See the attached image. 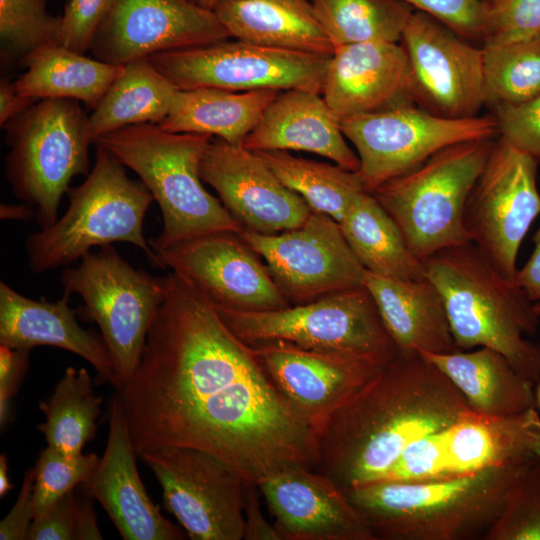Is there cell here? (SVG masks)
Wrapping results in <instances>:
<instances>
[{
	"label": "cell",
	"instance_id": "ffe728a7",
	"mask_svg": "<svg viewBox=\"0 0 540 540\" xmlns=\"http://www.w3.org/2000/svg\"><path fill=\"white\" fill-rule=\"evenodd\" d=\"M248 344L278 391L315 432L386 365L283 340Z\"/></svg>",
	"mask_w": 540,
	"mask_h": 540
},
{
	"label": "cell",
	"instance_id": "bcb514c9",
	"mask_svg": "<svg viewBox=\"0 0 540 540\" xmlns=\"http://www.w3.org/2000/svg\"><path fill=\"white\" fill-rule=\"evenodd\" d=\"M28 348H12L0 344V424H7L10 413V402L18 391L22 379L28 369Z\"/></svg>",
	"mask_w": 540,
	"mask_h": 540
},
{
	"label": "cell",
	"instance_id": "484cf974",
	"mask_svg": "<svg viewBox=\"0 0 540 540\" xmlns=\"http://www.w3.org/2000/svg\"><path fill=\"white\" fill-rule=\"evenodd\" d=\"M0 344L12 348L55 346L85 359L102 381L115 387V373L108 348L101 335L82 328L69 295L51 302L33 300L0 282Z\"/></svg>",
	"mask_w": 540,
	"mask_h": 540
},
{
	"label": "cell",
	"instance_id": "d590c367",
	"mask_svg": "<svg viewBox=\"0 0 540 540\" xmlns=\"http://www.w3.org/2000/svg\"><path fill=\"white\" fill-rule=\"evenodd\" d=\"M334 49L364 42H401L415 10L401 0H311Z\"/></svg>",
	"mask_w": 540,
	"mask_h": 540
},
{
	"label": "cell",
	"instance_id": "60d3db41",
	"mask_svg": "<svg viewBox=\"0 0 540 540\" xmlns=\"http://www.w3.org/2000/svg\"><path fill=\"white\" fill-rule=\"evenodd\" d=\"M540 37V0H480V40L509 43Z\"/></svg>",
	"mask_w": 540,
	"mask_h": 540
},
{
	"label": "cell",
	"instance_id": "8d00e7d4",
	"mask_svg": "<svg viewBox=\"0 0 540 540\" xmlns=\"http://www.w3.org/2000/svg\"><path fill=\"white\" fill-rule=\"evenodd\" d=\"M482 50L485 104H519L540 94V37Z\"/></svg>",
	"mask_w": 540,
	"mask_h": 540
},
{
	"label": "cell",
	"instance_id": "7402d4cb",
	"mask_svg": "<svg viewBox=\"0 0 540 540\" xmlns=\"http://www.w3.org/2000/svg\"><path fill=\"white\" fill-rule=\"evenodd\" d=\"M257 485L281 540H375L344 490L314 469L290 468Z\"/></svg>",
	"mask_w": 540,
	"mask_h": 540
},
{
	"label": "cell",
	"instance_id": "4316f807",
	"mask_svg": "<svg viewBox=\"0 0 540 540\" xmlns=\"http://www.w3.org/2000/svg\"><path fill=\"white\" fill-rule=\"evenodd\" d=\"M363 286L398 350L434 354L459 350L442 296L427 277L392 279L366 271Z\"/></svg>",
	"mask_w": 540,
	"mask_h": 540
},
{
	"label": "cell",
	"instance_id": "c3c4849f",
	"mask_svg": "<svg viewBox=\"0 0 540 540\" xmlns=\"http://www.w3.org/2000/svg\"><path fill=\"white\" fill-rule=\"evenodd\" d=\"M260 489L256 483L248 482L244 497L245 540H281L273 524L265 518L260 504Z\"/></svg>",
	"mask_w": 540,
	"mask_h": 540
},
{
	"label": "cell",
	"instance_id": "f35d334b",
	"mask_svg": "<svg viewBox=\"0 0 540 540\" xmlns=\"http://www.w3.org/2000/svg\"><path fill=\"white\" fill-rule=\"evenodd\" d=\"M99 459L95 453L67 456L49 446L44 448L34 467L35 481L32 492L34 519L43 515L65 494L87 480Z\"/></svg>",
	"mask_w": 540,
	"mask_h": 540
},
{
	"label": "cell",
	"instance_id": "6da1fadb",
	"mask_svg": "<svg viewBox=\"0 0 540 540\" xmlns=\"http://www.w3.org/2000/svg\"><path fill=\"white\" fill-rule=\"evenodd\" d=\"M140 364L117 390L137 455L180 446L205 451L247 482L315 469L317 436L275 387L251 346L212 300L171 272Z\"/></svg>",
	"mask_w": 540,
	"mask_h": 540
},
{
	"label": "cell",
	"instance_id": "7dc6e473",
	"mask_svg": "<svg viewBox=\"0 0 540 540\" xmlns=\"http://www.w3.org/2000/svg\"><path fill=\"white\" fill-rule=\"evenodd\" d=\"M35 481L34 468L25 472L18 498L7 514L0 522L1 540H24L28 539L29 529L34 519L32 492Z\"/></svg>",
	"mask_w": 540,
	"mask_h": 540
},
{
	"label": "cell",
	"instance_id": "ac0fdd59",
	"mask_svg": "<svg viewBox=\"0 0 540 540\" xmlns=\"http://www.w3.org/2000/svg\"><path fill=\"white\" fill-rule=\"evenodd\" d=\"M152 250V266L188 278L216 307L267 311L290 306L266 264L238 233L211 232Z\"/></svg>",
	"mask_w": 540,
	"mask_h": 540
},
{
	"label": "cell",
	"instance_id": "74e56055",
	"mask_svg": "<svg viewBox=\"0 0 540 540\" xmlns=\"http://www.w3.org/2000/svg\"><path fill=\"white\" fill-rule=\"evenodd\" d=\"M484 539L540 540V460L529 465L509 488Z\"/></svg>",
	"mask_w": 540,
	"mask_h": 540
},
{
	"label": "cell",
	"instance_id": "db71d44e",
	"mask_svg": "<svg viewBox=\"0 0 540 540\" xmlns=\"http://www.w3.org/2000/svg\"><path fill=\"white\" fill-rule=\"evenodd\" d=\"M13 488L7 476V457L5 454L0 456V496L3 497Z\"/></svg>",
	"mask_w": 540,
	"mask_h": 540
},
{
	"label": "cell",
	"instance_id": "83f0119b",
	"mask_svg": "<svg viewBox=\"0 0 540 540\" xmlns=\"http://www.w3.org/2000/svg\"><path fill=\"white\" fill-rule=\"evenodd\" d=\"M212 11L236 39L311 53L334 52L311 0H217Z\"/></svg>",
	"mask_w": 540,
	"mask_h": 540
},
{
	"label": "cell",
	"instance_id": "603a6c76",
	"mask_svg": "<svg viewBox=\"0 0 540 540\" xmlns=\"http://www.w3.org/2000/svg\"><path fill=\"white\" fill-rule=\"evenodd\" d=\"M137 452L116 393L110 403L105 451L79 491L97 500L125 540H180L184 532L162 516L136 466Z\"/></svg>",
	"mask_w": 540,
	"mask_h": 540
},
{
	"label": "cell",
	"instance_id": "9a60e30c",
	"mask_svg": "<svg viewBox=\"0 0 540 540\" xmlns=\"http://www.w3.org/2000/svg\"><path fill=\"white\" fill-rule=\"evenodd\" d=\"M239 236L257 253L290 305L362 287L366 274L339 223L313 211L299 227L264 235L241 230Z\"/></svg>",
	"mask_w": 540,
	"mask_h": 540
},
{
	"label": "cell",
	"instance_id": "9f6ffc18",
	"mask_svg": "<svg viewBox=\"0 0 540 540\" xmlns=\"http://www.w3.org/2000/svg\"><path fill=\"white\" fill-rule=\"evenodd\" d=\"M537 384H538V387L535 392V397H536V405H538L540 408V381Z\"/></svg>",
	"mask_w": 540,
	"mask_h": 540
},
{
	"label": "cell",
	"instance_id": "4fadbf2b",
	"mask_svg": "<svg viewBox=\"0 0 540 540\" xmlns=\"http://www.w3.org/2000/svg\"><path fill=\"white\" fill-rule=\"evenodd\" d=\"M138 456L162 487L164 508L192 540H241L246 479L199 449L152 447Z\"/></svg>",
	"mask_w": 540,
	"mask_h": 540
},
{
	"label": "cell",
	"instance_id": "52a82bcc",
	"mask_svg": "<svg viewBox=\"0 0 540 540\" xmlns=\"http://www.w3.org/2000/svg\"><path fill=\"white\" fill-rule=\"evenodd\" d=\"M495 141L447 146L372 192L420 260L470 242L464 226L465 209Z\"/></svg>",
	"mask_w": 540,
	"mask_h": 540
},
{
	"label": "cell",
	"instance_id": "e0dca14e",
	"mask_svg": "<svg viewBox=\"0 0 540 540\" xmlns=\"http://www.w3.org/2000/svg\"><path fill=\"white\" fill-rule=\"evenodd\" d=\"M435 17L414 10L401 43L415 105L439 116L468 118L485 104L483 50Z\"/></svg>",
	"mask_w": 540,
	"mask_h": 540
},
{
	"label": "cell",
	"instance_id": "f6af8a7d",
	"mask_svg": "<svg viewBox=\"0 0 540 540\" xmlns=\"http://www.w3.org/2000/svg\"><path fill=\"white\" fill-rule=\"evenodd\" d=\"M75 489L33 520L29 540H76L74 519Z\"/></svg>",
	"mask_w": 540,
	"mask_h": 540
},
{
	"label": "cell",
	"instance_id": "5b68a950",
	"mask_svg": "<svg viewBox=\"0 0 540 540\" xmlns=\"http://www.w3.org/2000/svg\"><path fill=\"white\" fill-rule=\"evenodd\" d=\"M212 137L141 123L107 133L96 142L133 170L158 203L163 228L149 240L152 249L211 232L243 230L202 185L200 164Z\"/></svg>",
	"mask_w": 540,
	"mask_h": 540
},
{
	"label": "cell",
	"instance_id": "7c38bea8",
	"mask_svg": "<svg viewBox=\"0 0 540 540\" xmlns=\"http://www.w3.org/2000/svg\"><path fill=\"white\" fill-rule=\"evenodd\" d=\"M331 55L283 49L237 39L158 52L148 58L178 90L304 89L322 92Z\"/></svg>",
	"mask_w": 540,
	"mask_h": 540
},
{
	"label": "cell",
	"instance_id": "f1b7e54d",
	"mask_svg": "<svg viewBox=\"0 0 540 540\" xmlns=\"http://www.w3.org/2000/svg\"><path fill=\"white\" fill-rule=\"evenodd\" d=\"M435 364L464 397L469 409L487 415H510L536 407L534 383L493 349L420 352Z\"/></svg>",
	"mask_w": 540,
	"mask_h": 540
},
{
	"label": "cell",
	"instance_id": "cb8c5ba5",
	"mask_svg": "<svg viewBox=\"0 0 540 540\" xmlns=\"http://www.w3.org/2000/svg\"><path fill=\"white\" fill-rule=\"evenodd\" d=\"M321 93L340 119L415 104L403 44L378 41L336 47Z\"/></svg>",
	"mask_w": 540,
	"mask_h": 540
},
{
	"label": "cell",
	"instance_id": "5bb4252c",
	"mask_svg": "<svg viewBox=\"0 0 540 540\" xmlns=\"http://www.w3.org/2000/svg\"><path fill=\"white\" fill-rule=\"evenodd\" d=\"M537 170L532 157L497 139L465 209L470 242L514 283L520 246L540 214Z\"/></svg>",
	"mask_w": 540,
	"mask_h": 540
},
{
	"label": "cell",
	"instance_id": "2e32d148",
	"mask_svg": "<svg viewBox=\"0 0 540 540\" xmlns=\"http://www.w3.org/2000/svg\"><path fill=\"white\" fill-rule=\"evenodd\" d=\"M413 452L425 481L527 466L540 460V416L536 407L510 415L468 408L449 426L418 439Z\"/></svg>",
	"mask_w": 540,
	"mask_h": 540
},
{
	"label": "cell",
	"instance_id": "836d02e7",
	"mask_svg": "<svg viewBox=\"0 0 540 540\" xmlns=\"http://www.w3.org/2000/svg\"><path fill=\"white\" fill-rule=\"evenodd\" d=\"M102 397L85 368L68 367L52 395L39 404L46 420L38 425L49 447L67 456L83 454L85 444L97 432Z\"/></svg>",
	"mask_w": 540,
	"mask_h": 540
},
{
	"label": "cell",
	"instance_id": "8992f818",
	"mask_svg": "<svg viewBox=\"0 0 540 540\" xmlns=\"http://www.w3.org/2000/svg\"><path fill=\"white\" fill-rule=\"evenodd\" d=\"M69 206L60 219L27 237L28 266L35 274L66 266L95 246L127 242L149 262L153 250L143 221L154 198L145 184L131 180L124 165L97 144L96 159L85 181L67 191Z\"/></svg>",
	"mask_w": 540,
	"mask_h": 540
},
{
	"label": "cell",
	"instance_id": "4dcf8cb0",
	"mask_svg": "<svg viewBox=\"0 0 540 540\" xmlns=\"http://www.w3.org/2000/svg\"><path fill=\"white\" fill-rule=\"evenodd\" d=\"M27 71L14 81L17 91L35 99L70 98L93 110L123 66L72 51L58 43L41 45L25 55Z\"/></svg>",
	"mask_w": 540,
	"mask_h": 540
},
{
	"label": "cell",
	"instance_id": "816d5d0a",
	"mask_svg": "<svg viewBox=\"0 0 540 540\" xmlns=\"http://www.w3.org/2000/svg\"><path fill=\"white\" fill-rule=\"evenodd\" d=\"M40 99L25 97L21 95L14 82L3 80L0 83V124L17 117Z\"/></svg>",
	"mask_w": 540,
	"mask_h": 540
},
{
	"label": "cell",
	"instance_id": "9c48e42d",
	"mask_svg": "<svg viewBox=\"0 0 540 540\" xmlns=\"http://www.w3.org/2000/svg\"><path fill=\"white\" fill-rule=\"evenodd\" d=\"M60 282L65 294L81 297L80 312L100 328L120 390L140 364L148 330L164 299V277L137 270L109 244L65 269Z\"/></svg>",
	"mask_w": 540,
	"mask_h": 540
},
{
	"label": "cell",
	"instance_id": "e575fe53",
	"mask_svg": "<svg viewBox=\"0 0 540 540\" xmlns=\"http://www.w3.org/2000/svg\"><path fill=\"white\" fill-rule=\"evenodd\" d=\"M255 152L313 211L324 213L338 223L355 197L366 191L358 171L296 157L284 150Z\"/></svg>",
	"mask_w": 540,
	"mask_h": 540
},
{
	"label": "cell",
	"instance_id": "7a4b0ae2",
	"mask_svg": "<svg viewBox=\"0 0 540 540\" xmlns=\"http://www.w3.org/2000/svg\"><path fill=\"white\" fill-rule=\"evenodd\" d=\"M468 408L423 354L398 350L317 430L314 470L343 490L380 482L413 442L449 426Z\"/></svg>",
	"mask_w": 540,
	"mask_h": 540
},
{
	"label": "cell",
	"instance_id": "d6986e66",
	"mask_svg": "<svg viewBox=\"0 0 540 540\" xmlns=\"http://www.w3.org/2000/svg\"><path fill=\"white\" fill-rule=\"evenodd\" d=\"M229 37L212 10L188 0H114L90 50L100 61L123 66L158 52Z\"/></svg>",
	"mask_w": 540,
	"mask_h": 540
},
{
	"label": "cell",
	"instance_id": "d4e9b609",
	"mask_svg": "<svg viewBox=\"0 0 540 540\" xmlns=\"http://www.w3.org/2000/svg\"><path fill=\"white\" fill-rule=\"evenodd\" d=\"M345 138L341 119L320 93L290 89L281 91L266 108L243 147L251 151L311 152L344 169L358 171V155Z\"/></svg>",
	"mask_w": 540,
	"mask_h": 540
},
{
	"label": "cell",
	"instance_id": "3957f363",
	"mask_svg": "<svg viewBox=\"0 0 540 540\" xmlns=\"http://www.w3.org/2000/svg\"><path fill=\"white\" fill-rule=\"evenodd\" d=\"M426 277L440 292L459 350L487 347L504 355L522 376L540 381V345L524 335L540 318L519 286L506 279L472 242L424 261Z\"/></svg>",
	"mask_w": 540,
	"mask_h": 540
},
{
	"label": "cell",
	"instance_id": "7bdbcfd3",
	"mask_svg": "<svg viewBox=\"0 0 540 540\" xmlns=\"http://www.w3.org/2000/svg\"><path fill=\"white\" fill-rule=\"evenodd\" d=\"M114 0H68L60 16L56 43L85 54Z\"/></svg>",
	"mask_w": 540,
	"mask_h": 540
},
{
	"label": "cell",
	"instance_id": "f546056e",
	"mask_svg": "<svg viewBox=\"0 0 540 540\" xmlns=\"http://www.w3.org/2000/svg\"><path fill=\"white\" fill-rule=\"evenodd\" d=\"M280 92L213 87L179 90L168 115L158 125L168 132L215 135L229 144L243 146Z\"/></svg>",
	"mask_w": 540,
	"mask_h": 540
},
{
	"label": "cell",
	"instance_id": "44dd1931",
	"mask_svg": "<svg viewBox=\"0 0 540 540\" xmlns=\"http://www.w3.org/2000/svg\"><path fill=\"white\" fill-rule=\"evenodd\" d=\"M200 176L247 231L278 234L301 226L312 212L255 151L242 145L212 139L201 160Z\"/></svg>",
	"mask_w": 540,
	"mask_h": 540
},
{
	"label": "cell",
	"instance_id": "1f68e13d",
	"mask_svg": "<svg viewBox=\"0 0 540 540\" xmlns=\"http://www.w3.org/2000/svg\"><path fill=\"white\" fill-rule=\"evenodd\" d=\"M339 225L366 271L392 279L426 277L424 261L411 251L396 222L372 193H359Z\"/></svg>",
	"mask_w": 540,
	"mask_h": 540
},
{
	"label": "cell",
	"instance_id": "681fc988",
	"mask_svg": "<svg viewBox=\"0 0 540 540\" xmlns=\"http://www.w3.org/2000/svg\"><path fill=\"white\" fill-rule=\"evenodd\" d=\"M530 258L517 270L516 284L533 303L540 301V226L533 238Z\"/></svg>",
	"mask_w": 540,
	"mask_h": 540
},
{
	"label": "cell",
	"instance_id": "b9f144b4",
	"mask_svg": "<svg viewBox=\"0 0 540 540\" xmlns=\"http://www.w3.org/2000/svg\"><path fill=\"white\" fill-rule=\"evenodd\" d=\"M493 108L500 138L540 166V94L526 102Z\"/></svg>",
	"mask_w": 540,
	"mask_h": 540
},
{
	"label": "cell",
	"instance_id": "6f0895ef",
	"mask_svg": "<svg viewBox=\"0 0 540 540\" xmlns=\"http://www.w3.org/2000/svg\"><path fill=\"white\" fill-rule=\"evenodd\" d=\"M534 310L536 314L538 315V317L540 318V301L534 303Z\"/></svg>",
	"mask_w": 540,
	"mask_h": 540
},
{
	"label": "cell",
	"instance_id": "f907efd6",
	"mask_svg": "<svg viewBox=\"0 0 540 540\" xmlns=\"http://www.w3.org/2000/svg\"><path fill=\"white\" fill-rule=\"evenodd\" d=\"M74 519L76 540H101L102 535L97 524L96 510L91 498L75 496Z\"/></svg>",
	"mask_w": 540,
	"mask_h": 540
},
{
	"label": "cell",
	"instance_id": "ba28073f",
	"mask_svg": "<svg viewBox=\"0 0 540 540\" xmlns=\"http://www.w3.org/2000/svg\"><path fill=\"white\" fill-rule=\"evenodd\" d=\"M7 123V179L16 197L35 209L39 228L46 229L57 221L71 180L88 173L93 143L88 116L77 100L43 98Z\"/></svg>",
	"mask_w": 540,
	"mask_h": 540
},
{
	"label": "cell",
	"instance_id": "ab89813d",
	"mask_svg": "<svg viewBox=\"0 0 540 540\" xmlns=\"http://www.w3.org/2000/svg\"><path fill=\"white\" fill-rule=\"evenodd\" d=\"M60 16L50 15L45 0H0V38L14 54L23 57L56 43Z\"/></svg>",
	"mask_w": 540,
	"mask_h": 540
},
{
	"label": "cell",
	"instance_id": "11a10c76",
	"mask_svg": "<svg viewBox=\"0 0 540 540\" xmlns=\"http://www.w3.org/2000/svg\"><path fill=\"white\" fill-rule=\"evenodd\" d=\"M188 1L199 7L209 9V10H212L215 3L217 2V0H188Z\"/></svg>",
	"mask_w": 540,
	"mask_h": 540
},
{
	"label": "cell",
	"instance_id": "d6a6232c",
	"mask_svg": "<svg viewBox=\"0 0 540 540\" xmlns=\"http://www.w3.org/2000/svg\"><path fill=\"white\" fill-rule=\"evenodd\" d=\"M178 91L148 57L123 65L121 74L88 116L92 141L127 126L161 123Z\"/></svg>",
	"mask_w": 540,
	"mask_h": 540
},
{
	"label": "cell",
	"instance_id": "ee69618b",
	"mask_svg": "<svg viewBox=\"0 0 540 540\" xmlns=\"http://www.w3.org/2000/svg\"><path fill=\"white\" fill-rule=\"evenodd\" d=\"M468 40L480 39V0H401Z\"/></svg>",
	"mask_w": 540,
	"mask_h": 540
},
{
	"label": "cell",
	"instance_id": "277c9868",
	"mask_svg": "<svg viewBox=\"0 0 540 540\" xmlns=\"http://www.w3.org/2000/svg\"><path fill=\"white\" fill-rule=\"evenodd\" d=\"M528 466L438 481L375 482L344 492L375 540L484 539Z\"/></svg>",
	"mask_w": 540,
	"mask_h": 540
},
{
	"label": "cell",
	"instance_id": "8fae6325",
	"mask_svg": "<svg viewBox=\"0 0 540 540\" xmlns=\"http://www.w3.org/2000/svg\"><path fill=\"white\" fill-rule=\"evenodd\" d=\"M341 129L357 150L358 173L370 193L447 146L498 134L494 115L448 118L415 104L343 118Z\"/></svg>",
	"mask_w": 540,
	"mask_h": 540
},
{
	"label": "cell",
	"instance_id": "f5cc1de1",
	"mask_svg": "<svg viewBox=\"0 0 540 540\" xmlns=\"http://www.w3.org/2000/svg\"><path fill=\"white\" fill-rule=\"evenodd\" d=\"M35 209L28 203L23 204H1V219L21 220L27 222L35 218Z\"/></svg>",
	"mask_w": 540,
	"mask_h": 540
},
{
	"label": "cell",
	"instance_id": "30bf717a",
	"mask_svg": "<svg viewBox=\"0 0 540 540\" xmlns=\"http://www.w3.org/2000/svg\"><path fill=\"white\" fill-rule=\"evenodd\" d=\"M216 309L227 326L248 343L283 340L306 349L356 355L384 365L398 352L364 286L276 310Z\"/></svg>",
	"mask_w": 540,
	"mask_h": 540
}]
</instances>
